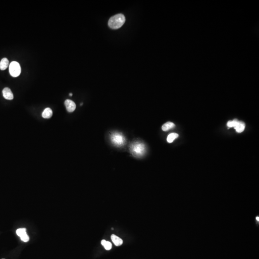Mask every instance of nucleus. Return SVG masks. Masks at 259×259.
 I'll list each match as a JSON object with an SVG mask.
<instances>
[{
  "label": "nucleus",
  "instance_id": "3",
  "mask_svg": "<svg viewBox=\"0 0 259 259\" xmlns=\"http://www.w3.org/2000/svg\"><path fill=\"white\" fill-rule=\"evenodd\" d=\"M110 140L114 146L119 147L123 146L125 143V139L124 136L122 134L119 133L112 134L110 136Z\"/></svg>",
  "mask_w": 259,
  "mask_h": 259
},
{
  "label": "nucleus",
  "instance_id": "2",
  "mask_svg": "<svg viewBox=\"0 0 259 259\" xmlns=\"http://www.w3.org/2000/svg\"><path fill=\"white\" fill-rule=\"evenodd\" d=\"M131 153L135 157H141L145 154L146 146L144 143L140 142H135L130 146Z\"/></svg>",
  "mask_w": 259,
  "mask_h": 259
},
{
  "label": "nucleus",
  "instance_id": "11",
  "mask_svg": "<svg viewBox=\"0 0 259 259\" xmlns=\"http://www.w3.org/2000/svg\"><path fill=\"white\" fill-rule=\"evenodd\" d=\"M175 124L171 122H167L166 123L163 124L162 127V129L163 131H167L173 129L175 127Z\"/></svg>",
  "mask_w": 259,
  "mask_h": 259
},
{
  "label": "nucleus",
  "instance_id": "7",
  "mask_svg": "<svg viewBox=\"0 0 259 259\" xmlns=\"http://www.w3.org/2000/svg\"><path fill=\"white\" fill-rule=\"evenodd\" d=\"M237 133H242L245 128V124L241 121H237L236 125L234 127Z\"/></svg>",
  "mask_w": 259,
  "mask_h": 259
},
{
  "label": "nucleus",
  "instance_id": "19",
  "mask_svg": "<svg viewBox=\"0 0 259 259\" xmlns=\"http://www.w3.org/2000/svg\"></svg>",
  "mask_w": 259,
  "mask_h": 259
},
{
  "label": "nucleus",
  "instance_id": "14",
  "mask_svg": "<svg viewBox=\"0 0 259 259\" xmlns=\"http://www.w3.org/2000/svg\"><path fill=\"white\" fill-rule=\"evenodd\" d=\"M26 233L27 232L25 228H19L16 230V234L20 237Z\"/></svg>",
  "mask_w": 259,
  "mask_h": 259
},
{
  "label": "nucleus",
  "instance_id": "12",
  "mask_svg": "<svg viewBox=\"0 0 259 259\" xmlns=\"http://www.w3.org/2000/svg\"><path fill=\"white\" fill-rule=\"evenodd\" d=\"M101 244L102 245L105 249L107 251H109L112 248V244L110 241H106L105 240H101Z\"/></svg>",
  "mask_w": 259,
  "mask_h": 259
},
{
  "label": "nucleus",
  "instance_id": "1",
  "mask_svg": "<svg viewBox=\"0 0 259 259\" xmlns=\"http://www.w3.org/2000/svg\"><path fill=\"white\" fill-rule=\"evenodd\" d=\"M125 22V17L124 15L119 13L110 18L108 25L111 29H119L123 25Z\"/></svg>",
  "mask_w": 259,
  "mask_h": 259
},
{
  "label": "nucleus",
  "instance_id": "15",
  "mask_svg": "<svg viewBox=\"0 0 259 259\" xmlns=\"http://www.w3.org/2000/svg\"><path fill=\"white\" fill-rule=\"evenodd\" d=\"M237 119H234L233 121H229L227 123V126L229 128L234 127L237 122Z\"/></svg>",
  "mask_w": 259,
  "mask_h": 259
},
{
  "label": "nucleus",
  "instance_id": "9",
  "mask_svg": "<svg viewBox=\"0 0 259 259\" xmlns=\"http://www.w3.org/2000/svg\"><path fill=\"white\" fill-rule=\"evenodd\" d=\"M53 112L52 109L49 107H47L42 112V116L44 119H49L52 116Z\"/></svg>",
  "mask_w": 259,
  "mask_h": 259
},
{
  "label": "nucleus",
  "instance_id": "5",
  "mask_svg": "<svg viewBox=\"0 0 259 259\" xmlns=\"http://www.w3.org/2000/svg\"><path fill=\"white\" fill-rule=\"evenodd\" d=\"M64 105L68 112H72L76 109V104L74 101L70 99H66L64 102Z\"/></svg>",
  "mask_w": 259,
  "mask_h": 259
},
{
  "label": "nucleus",
  "instance_id": "10",
  "mask_svg": "<svg viewBox=\"0 0 259 259\" xmlns=\"http://www.w3.org/2000/svg\"><path fill=\"white\" fill-rule=\"evenodd\" d=\"M9 65L8 60L7 58H3L0 62V69L4 71L7 68Z\"/></svg>",
  "mask_w": 259,
  "mask_h": 259
},
{
  "label": "nucleus",
  "instance_id": "4",
  "mask_svg": "<svg viewBox=\"0 0 259 259\" xmlns=\"http://www.w3.org/2000/svg\"><path fill=\"white\" fill-rule=\"evenodd\" d=\"M21 69L19 63L17 62H12L9 65V72L11 76L16 77L21 74Z\"/></svg>",
  "mask_w": 259,
  "mask_h": 259
},
{
  "label": "nucleus",
  "instance_id": "13",
  "mask_svg": "<svg viewBox=\"0 0 259 259\" xmlns=\"http://www.w3.org/2000/svg\"><path fill=\"white\" fill-rule=\"evenodd\" d=\"M178 134L176 133H171L168 135L167 137V141L169 143H171L173 142L174 140L178 137Z\"/></svg>",
  "mask_w": 259,
  "mask_h": 259
},
{
  "label": "nucleus",
  "instance_id": "8",
  "mask_svg": "<svg viewBox=\"0 0 259 259\" xmlns=\"http://www.w3.org/2000/svg\"><path fill=\"white\" fill-rule=\"evenodd\" d=\"M111 239L116 246H121L123 243V240L120 237H118L114 234H112L111 236Z\"/></svg>",
  "mask_w": 259,
  "mask_h": 259
},
{
  "label": "nucleus",
  "instance_id": "6",
  "mask_svg": "<svg viewBox=\"0 0 259 259\" xmlns=\"http://www.w3.org/2000/svg\"><path fill=\"white\" fill-rule=\"evenodd\" d=\"M3 95L4 98L7 100H12L13 99V95L12 92L8 87H5L3 89Z\"/></svg>",
  "mask_w": 259,
  "mask_h": 259
},
{
  "label": "nucleus",
  "instance_id": "17",
  "mask_svg": "<svg viewBox=\"0 0 259 259\" xmlns=\"http://www.w3.org/2000/svg\"><path fill=\"white\" fill-rule=\"evenodd\" d=\"M69 96H72V93H70V94H69Z\"/></svg>",
  "mask_w": 259,
  "mask_h": 259
},
{
  "label": "nucleus",
  "instance_id": "16",
  "mask_svg": "<svg viewBox=\"0 0 259 259\" xmlns=\"http://www.w3.org/2000/svg\"><path fill=\"white\" fill-rule=\"evenodd\" d=\"M20 239L21 240L25 242H28L29 240V237L27 233L20 237Z\"/></svg>",
  "mask_w": 259,
  "mask_h": 259
},
{
  "label": "nucleus",
  "instance_id": "18",
  "mask_svg": "<svg viewBox=\"0 0 259 259\" xmlns=\"http://www.w3.org/2000/svg\"><path fill=\"white\" fill-rule=\"evenodd\" d=\"M256 219H257V220H258V221H259V217H256Z\"/></svg>",
  "mask_w": 259,
  "mask_h": 259
}]
</instances>
